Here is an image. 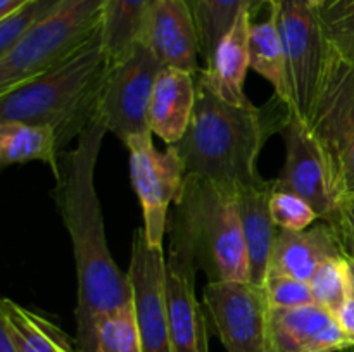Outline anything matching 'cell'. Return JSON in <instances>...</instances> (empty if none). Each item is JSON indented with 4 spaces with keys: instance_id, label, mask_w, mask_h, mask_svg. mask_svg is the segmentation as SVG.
Wrapping results in <instances>:
<instances>
[{
    "instance_id": "6da1fadb",
    "label": "cell",
    "mask_w": 354,
    "mask_h": 352,
    "mask_svg": "<svg viewBox=\"0 0 354 352\" xmlns=\"http://www.w3.org/2000/svg\"><path fill=\"white\" fill-rule=\"evenodd\" d=\"M107 128L97 117L76 140L75 148L59 152L52 190L55 206L73 244L76 268V349L97 351V324L106 314L133 302L128 273L111 255L102 207L95 188V168Z\"/></svg>"
},
{
    "instance_id": "7a4b0ae2",
    "label": "cell",
    "mask_w": 354,
    "mask_h": 352,
    "mask_svg": "<svg viewBox=\"0 0 354 352\" xmlns=\"http://www.w3.org/2000/svg\"><path fill=\"white\" fill-rule=\"evenodd\" d=\"M289 109L280 99L270 109L225 102L197 83V100L187 133L173 147L187 175L239 188L263 182L258 159L273 131L282 130Z\"/></svg>"
},
{
    "instance_id": "3957f363",
    "label": "cell",
    "mask_w": 354,
    "mask_h": 352,
    "mask_svg": "<svg viewBox=\"0 0 354 352\" xmlns=\"http://www.w3.org/2000/svg\"><path fill=\"white\" fill-rule=\"evenodd\" d=\"M109 69L100 31L66 62L0 93V121L48 124L64 150L97 119Z\"/></svg>"
},
{
    "instance_id": "277c9868",
    "label": "cell",
    "mask_w": 354,
    "mask_h": 352,
    "mask_svg": "<svg viewBox=\"0 0 354 352\" xmlns=\"http://www.w3.org/2000/svg\"><path fill=\"white\" fill-rule=\"evenodd\" d=\"M168 235L189 247L207 282H251L235 188L187 175L173 204Z\"/></svg>"
},
{
    "instance_id": "5b68a950",
    "label": "cell",
    "mask_w": 354,
    "mask_h": 352,
    "mask_svg": "<svg viewBox=\"0 0 354 352\" xmlns=\"http://www.w3.org/2000/svg\"><path fill=\"white\" fill-rule=\"evenodd\" d=\"M106 0H61L0 55V93L62 64L102 31Z\"/></svg>"
},
{
    "instance_id": "8992f818",
    "label": "cell",
    "mask_w": 354,
    "mask_h": 352,
    "mask_svg": "<svg viewBox=\"0 0 354 352\" xmlns=\"http://www.w3.org/2000/svg\"><path fill=\"white\" fill-rule=\"evenodd\" d=\"M306 124L327 159L342 199L354 195V62L332 47Z\"/></svg>"
},
{
    "instance_id": "52a82bcc",
    "label": "cell",
    "mask_w": 354,
    "mask_h": 352,
    "mask_svg": "<svg viewBox=\"0 0 354 352\" xmlns=\"http://www.w3.org/2000/svg\"><path fill=\"white\" fill-rule=\"evenodd\" d=\"M277 19L286 50V107L303 119L310 117L327 71L330 45L308 0H275Z\"/></svg>"
},
{
    "instance_id": "ba28073f",
    "label": "cell",
    "mask_w": 354,
    "mask_h": 352,
    "mask_svg": "<svg viewBox=\"0 0 354 352\" xmlns=\"http://www.w3.org/2000/svg\"><path fill=\"white\" fill-rule=\"evenodd\" d=\"M124 145L130 154L131 185L142 204L147 244L156 251H165L169 213L185 182L183 162L173 145L165 152L158 150L151 131L133 135Z\"/></svg>"
},
{
    "instance_id": "9c48e42d",
    "label": "cell",
    "mask_w": 354,
    "mask_h": 352,
    "mask_svg": "<svg viewBox=\"0 0 354 352\" xmlns=\"http://www.w3.org/2000/svg\"><path fill=\"white\" fill-rule=\"evenodd\" d=\"M207 324L227 352H272L265 286L251 282H207L203 290Z\"/></svg>"
},
{
    "instance_id": "30bf717a",
    "label": "cell",
    "mask_w": 354,
    "mask_h": 352,
    "mask_svg": "<svg viewBox=\"0 0 354 352\" xmlns=\"http://www.w3.org/2000/svg\"><path fill=\"white\" fill-rule=\"evenodd\" d=\"M162 64L144 41H137L120 61L111 62L99 117L123 144L149 130V104Z\"/></svg>"
},
{
    "instance_id": "8fae6325",
    "label": "cell",
    "mask_w": 354,
    "mask_h": 352,
    "mask_svg": "<svg viewBox=\"0 0 354 352\" xmlns=\"http://www.w3.org/2000/svg\"><path fill=\"white\" fill-rule=\"evenodd\" d=\"M286 161L273 186L303 197L318 214V219L330 223L337 214L342 197L332 178L324 152L310 128L294 114H287L282 124Z\"/></svg>"
},
{
    "instance_id": "7c38bea8",
    "label": "cell",
    "mask_w": 354,
    "mask_h": 352,
    "mask_svg": "<svg viewBox=\"0 0 354 352\" xmlns=\"http://www.w3.org/2000/svg\"><path fill=\"white\" fill-rule=\"evenodd\" d=\"M165 292L173 352H209L207 317L196 295L197 264L189 247L168 235Z\"/></svg>"
},
{
    "instance_id": "4fadbf2b",
    "label": "cell",
    "mask_w": 354,
    "mask_h": 352,
    "mask_svg": "<svg viewBox=\"0 0 354 352\" xmlns=\"http://www.w3.org/2000/svg\"><path fill=\"white\" fill-rule=\"evenodd\" d=\"M166 252L147 244L144 228L133 231L128 276L140 330L142 352H173L165 292Z\"/></svg>"
},
{
    "instance_id": "5bb4252c",
    "label": "cell",
    "mask_w": 354,
    "mask_h": 352,
    "mask_svg": "<svg viewBox=\"0 0 354 352\" xmlns=\"http://www.w3.org/2000/svg\"><path fill=\"white\" fill-rule=\"evenodd\" d=\"M272 352H344L353 347L339 317L318 304L270 309Z\"/></svg>"
},
{
    "instance_id": "9a60e30c",
    "label": "cell",
    "mask_w": 354,
    "mask_h": 352,
    "mask_svg": "<svg viewBox=\"0 0 354 352\" xmlns=\"http://www.w3.org/2000/svg\"><path fill=\"white\" fill-rule=\"evenodd\" d=\"M162 66L197 75L201 38L189 0H161L140 38Z\"/></svg>"
},
{
    "instance_id": "2e32d148",
    "label": "cell",
    "mask_w": 354,
    "mask_h": 352,
    "mask_svg": "<svg viewBox=\"0 0 354 352\" xmlns=\"http://www.w3.org/2000/svg\"><path fill=\"white\" fill-rule=\"evenodd\" d=\"M254 16L249 9H244L235 19L234 26L227 31L220 43L214 48L206 68L196 75L197 83L220 97L225 102L235 106L252 104L244 92L248 69L251 68L249 57V35Z\"/></svg>"
},
{
    "instance_id": "e0dca14e",
    "label": "cell",
    "mask_w": 354,
    "mask_h": 352,
    "mask_svg": "<svg viewBox=\"0 0 354 352\" xmlns=\"http://www.w3.org/2000/svg\"><path fill=\"white\" fill-rule=\"evenodd\" d=\"M337 257H346L337 231L330 223L318 219L303 231H279L270 259L268 276H290L310 282L318 266Z\"/></svg>"
},
{
    "instance_id": "ac0fdd59",
    "label": "cell",
    "mask_w": 354,
    "mask_h": 352,
    "mask_svg": "<svg viewBox=\"0 0 354 352\" xmlns=\"http://www.w3.org/2000/svg\"><path fill=\"white\" fill-rule=\"evenodd\" d=\"M196 100V75L162 66L149 104L147 121L151 133L168 145L182 140L192 121Z\"/></svg>"
},
{
    "instance_id": "d6986e66",
    "label": "cell",
    "mask_w": 354,
    "mask_h": 352,
    "mask_svg": "<svg viewBox=\"0 0 354 352\" xmlns=\"http://www.w3.org/2000/svg\"><path fill=\"white\" fill-rule=\"evenodd\" d=\"M272 192V179H263L254 185L235 188L242 235H244L245 251H248L251 283L259 286L265 285L268 278L270 259H272L275 238L280 231L270 209Z\"/></svg>"
},
{
    "instance_id": "ffe728a7",
    "label": "cell",
    "mask_w": 354,
    "mask_h": 352,
    "mask_svg": "<svg viewBox=\"0 0 354 352\" xmlns=\"http://www.w3.org/2000/svg\"><path fill=\"white\" fill-rule=\"evenodd\" d=\"M57 133L48 124H30L23 121H0V166L26 164L40 161L59 169Z\"/></svg>"
},
{
    "instance_id": "44dd1931",
    "label": "cell",
    "mask_w": 354,
    "mask_h": 352,
    "mask_svg": "<svg viewBox=\"0 0 354 352\" xmlns=\"http://www.w3.org/2000/svg\"><path fill=\"white\" fill-rule=\"evenodd\" d=\"M161 0H106L102 45L111 62L128 54L144 35L145 24Z\"/></svg>"
},
{
    "instance_id": "7402d4cb",
    "label": "cell",
    "mask_w": 354,
    "mask_h": 352,
    "mask_svg": "<svg viewBox=\"0 0 354 352\" xmlns=\"http://www.w3.org/2000/svg\"><path fill=\"white\" fill-rule=\"evenodd\" d=\"M249 57L251 69L261 75L273 86L277 99L286 104V50H283L282 35H280L279 19H277L275 3H270L266 19L254 23L252 21L249 35Z\"/></svg>"
},
{
    "instance_id": "603a6c76",
    "label": "cell",
    "mask_w": 354,
    "mask_h": 352,
    "mask_svg": "<svg viewBox=\"0 0 354 352\" xmlns=\"http://www.w3.org/2000/svg\"><path fill=\"white\" fill-rule=\"evenodd\" d=\"M196 17L201 38V57L209 62L214 48L220 43L227 31L234 26L235 19L244 9H249L252 16L266 6L265 0H189Z\"/></svg>"
},
{
    "instance_id": "cb8c5ba5",
    "label": "cell",
    "mask_w": 354,
    "mask_h": 352,
    "mask_svg": "<svg viewBox=\"0 0 354 352\" xmlns=\"http://www.w3.org/2000/svg\"><path fill=\"white\" fill-rule=\"evenodd\" d=\"M310 286L315 304L337 316L339 311L353 297L348 257L328 259L318 266L310 278Z\"/></svg>"
},
{
    "instance_id": "d4e9b609",
    "label": "cell",
    "mask_w": 354,
    "mask_h": 352,
    "mask_svg": "<svg viewBox=\"0 0 354 352\" xmlns=\"http://www.w3.org/2000/svg\"><path fill=\"white\" fill-rule=\"evenodd\" d=\"M97 351L99 352H142L135 304L106 314L97 324Z\"/></svg>"
},
{
    "instance_id": "484cf974",
    "label": "cell",
    "mask_w": 354,
    "mask_h": 352,
    "mask_svg": "<svg viewBox=\"0 0 354 352\" xmlns=\"http://www.w3.org/2000/svg\"><path fill=\"white\" fill-rule=\"evenodd\" d=\"M317 14L328 45L354 62V0H325Z\"/></svg>"
},
{
    "instance_id": "4316f807",
    "label": "cell",
    "mask_w": 354,
    "mask_h": 352,
    "mask_svg": "<svg viewBox=\"0 0 354 352\" xmlns=\"http://www.w3.org/2000/svg\"><path fill=\"white\" fill-rule=\"evenodd\" d=\"M61 0H31L16 12L0 19V55L12 48L28 31L52 12Z\"/></svg>"
},
{
    "instance_id": "83f0119b",
    "label": "cell",
    "mask_w": 354,
    "mask_h": 352,
    "mask_svg": "<svg viewBox=\"0 0 354 352\" xmlns=\"http://www.w3.org/2000/svg\"><path fill=\"white\" fill-rule=\"evenodd\" d=\"M270 209H272L273 221L280 230L303 231L318 219L317 211L311 207L308 200L287 190L275 188V186L270 197Z\"/></svg>"
},
{
    "instance_id": "f1b7e54d",
    "label": "cell",
    "mask_w": 354,
    "mask_h": 352,
    "mask_svg": "<svg viewBox=\"0 0 354 352\" xmlns=\"http://www.w3.org/2000/svg\"><path fill=\"white\" fill-rule=\"evenodd\" d=\"M266 295L272 307H299L315 304L310 282L272 275L265 282Z\"/></svg>"
},
{
    "instance_id": "f546056e",
    "label": "cell",
    "mask_w": 354,
    "mask_h": 352,
    "mask_svg": "<svg viewBox=\"0 0 354 352\" xmlns=\"http://www.w3.org/2000/svg\"><path fill=\"white\" fill-rule=\"evenodd\" d=\"M332 226L337 231L339 242L348 259H354V195L342 199L337 214L330 221Z\"/></svg>"
},
{
    "instance_id": "4dcf8cb0",
    "label": "cell",
    "mask_w": 354,
    "mask_h": 352,
    "mask_svg": "<svg viewBox=\"0 0 354 352\" xmlns=\"http://www.w3.org/2000/svg\"><path fill=\"white\" fill-rule=\"evenodd\" d=\"M337 317L342 330H344V333L348 335V338L351 340L354 347V297H351V299L344 304V307L339 311Z\"/></svg>"
},
{
    "instance_id": "1f68e13d",
    "label": "cell",
    "mask_w": 354,
    "mask_h": 352,
    "mask_svg": "<svg viewBox=\"0 0 354 352\" xmlns=\"http://www.w3.org/2000/svg\"><path fill=\"white\" fill-rule=\"evenodd\" d=\"M31 0H0V19L30 3Z\"/></svg>"
},
{
    "instance_id": "d6a6232c",
    "label": "cell",
    "mask_w": 354,
    "mask_h": 352,
    "mask_svg": "<svg viewBox=\"0 0 354 352\" xmlns=\"http://www.w3.org/2000/svg\"><path fill=\"white\" fill-rule=\"evenodd\" d=\"M0 352H19L14 342L10 340L9 333L0 326Z\"/></svg>"
},
{
    "instance_id": "836d02e7",
    "label": "cell",
    "mask_w": 354,
    "mask_h": 352,
    "mask_svg": "<svg viewBox=\"0 0 354 352\" xmlns=\"http://www.w3.org/2000/svg\"><path fill=\"white\" fill-rule=\"evenodd\" d=\"M349 261V273H351V293L354 297V259H348Z\"/></svg>"
},
{
    "instance_id": "e575fe53",
    "label": "cell",
    "mask_w": 354,
    "mask_h": 352,
    "mask_svg": "<svg viewBox=\"0 0 354 352\" xmlns=\"http://www.w3.org/2000/svg\"><path fill=\"white\" fill-rule=\"evenodd\" d=\"M308 2H310L311 6H315V7H320L322 3L325 2V0H308Z\"/></svg>"
},
{
    "instance_id": "d590c367",
    "label": "cell",
    "mask_w": 354,
    "mask_h": 352,
    "mask_svg": "<svg viewBox=\"0 0 354 352\" xmlns=\"http://www.w3.org/2000/svg\"><path fill=\"white\" fill-rule=\"evenodd\" d=\"M272 2H275V0H270V3H272Z\"/></svg>"
}]
</instances>
